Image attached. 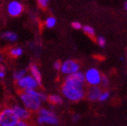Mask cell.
I'll use <instances>...</instances> for the list:
<instances>
[{"label": "cell", "mask_w": 127, "mask_h": 126, "mask_svg": "<svg viewBox=\"0 0 127 126\" xmlns=\"http://www.w3.org/2000/svg\"><path fill=\"white\" fill-rule=\"evenodd\" d=\"M125 9L127 11V1H126V3H125Z\"/></svg>", "instance_id": "cell-30"}, {"label": "cell", "mask_w": 127, "mask_h": 126, "mask_svg": "<svg viewBox=\"0 0 127 126\" xmlns=\"http://www.w3.org/2000/svg\"><path fill=\"white\" fill-rule=\"evenodd\" d=\"M3 62V58H2V55L0 54V64H2V63Z\"/></svg>", "instance_id": "cell-29"}, {"label": "cell", "mask_w": 127, "mask_h": 126, "mask_svg": "<svg viewBox=\"0 0 127 126\" xmlns=\"http://www.w3.org/2000/svg\"><path fill=\"white\" fill-rule=\"evenodd\" d=\"M14 126H30V125L27 122H25V121H19L18 123L14 125Z\"/></svg>", "instance_id": "cell-27"}, {"label": "cell", "mask_w": 127, "mask_h": 126, "mask_svg": "<svg viewBox=\"0 0 127 126\" xmlns=\"http://www.w3.org/2000/svg\"><path fill=\"white\" fill-rule=\"evenodd\" d=\"M97 43L101 47H105L106 41H105V39L104 38L103 36H98V38H97Z\"/></svg>", "instance_id": "cell-22"}, {"label": "cell", "mask_w": 127, "mask_h": 126, "mask_svg": "<svg viewBox=\"0 0 127 126\" xmlns=\"http://www.w3.org/2000/svg\"><path fill=\"white\" fill-rule=\"evenodd\" d=\"M20 98L25 107V108L30 111V112H37L42 107V101L32 94L24 91H20Z\"/></svg>", "instance_id": "cell-2"}, {"label": "cell", "mask_w": 127, "mask_h": 126, "mask_svg": "<svg viewBox=\"0 0 127 126\" xmlns=\"http://www.w3.org/2000/svg\"><path fill=\"white\" fill-rule=\"evenodd\" d=\"M1 37L5 40H9L11 42H14L18 39V36L12 32H5L1 35Z\"/></svg>", "instance_id": "cell-14"}, {"label": "cell", "mask_w": 127, "mask_h": 126, "mask_svg": "<svg viewBox=\"0 0 127 126\" xmlns=\"http://www.w3.org/2000/svg\"><path fill=\"white\" fill-rule=\"evenodd\" d=\"M71 26L75 29H80L82 28V26H81V24L79 23V22H73L71 23Z\"/></svg>", "instance_id": "cell-24"}, {"label": "cell", "mask_w": 127, "mask_h": 126, "mask_svg": "<svg viewBox=\"0 0 127 126\" xmlns=\"http://www.w3.org/2000/svg\"><path fill=\"white\" fill-rule=\"evenodd\" d=\"M29 71L31 74V76L33 77L39 86H41L42 84V75L40 71L39 67H37L36 64H30L29 66Z\"/></svg>", "instance_id": "cell-10"}, {"label": "cell", "mask_w": 127, "mask_h": 126, "mask_svg": "<svg viewBox=\"0 0 127 126\" xmlns=\"http://www.w3.org/2000/svg\"><path fill=\"white\" fill-rule=\"evenodd\" d=\"M5 76V71H0V78H4Z\"/></svg>", "instance_id": "cell-28"}, {"label": "cell", "mask_w": 127, "mask_h": 126, "mask_svg": "<svg viewBox=\"0 0 127 126\" xmlns=\"http://www.w3.org/2000/svg\"><path fill=\"white\" fill-rule=\"evenodd\" d=\"M27 74V69H22V70H19V71H16L13 73V78L16 81L20 80L21 78H23L24 76H26Z\"/></svg>", "instance_id": "cell-15"}, {"label": "cell", "mask_w": 127, "mask_h": 126, "mask_svg": "<svg viewBox=\"0 0 127 126\" xmlns=\"http://www.w3.org/2000/svg\"><path fill=\"white\" fill-rule=\"evenodd\" d=\"M56 24V19L54 17H49L46 20V26L47 28H53Z\"/></svg>", "instance_id": "cell-20"}, {"label": "cell", "mask_w": 127, "mask_h": 126, "mask_svg": "<svg viewBox=\"0 0 127 126\" xmlns=\"http://www.w3.org/2000/svg\"><path fill=\"white\" fill-rule=\"evenodd\" d=\"M81 116L79 114H74L71 117V121L73 123H77L81 120Z\"/></svg>", "instance_id": "cell-23"}, {"label": "cell", "mask_w": 127, "mask_h": 126, "mask_svg": "<svg viewBox=\"0 0 127 126\" xmlns=\"http://www.w3.org/2000/svg\"><path fill=\"white\" fill-rule=\"evenodd\" d=\"M16 84L20 91H28V90H36L39 87L36 80L31 75H26L20 80L16 81Z\"/></svg>", "instance_id": "cell-5"}, {"label": "cell", "mask_w": 127, "mask_h": 126, "mask_svg": "<svg viewBox=\"0 0 127 126\" xmlns=\"http://www.w3.org/2000/svg\"><path fill=\"white\" fill-rule=\"evenodd\" d=\"M20 119L12 108H6L0 111V126H14Z\"/></svg>", "instance_id": "cell-3"}, {"label": "cell", "mask_w": 127, "mask_h": 126, "mask_svg": "<svg viewBox=\"0 0 127 126\" xmlns=\"http://www.w3.org/2000/svg\"><path fill=\"white\" fill-rule=\"evenodd\" d=\"M61 64L62 63L59 60H57L54 62V68L55 69L56 71H60L61 70Z\"/></svg>", "instance_id": "cell-25"}, {"label": "cell", "mask_w": 127, "mask_h": 126, "mask_svg": "<svg viewBox=\"0 0 127 126\" xmlns=\"http://www.w3.org/2000/svg\"><path fill=\"white\" fill-rule=\"evenodd\" d=\"M109 97H110V93L108 91H102L101 93L99 98H98V101L101 102H104V101H107L108 99H109Z\"/></svg>", "instance_id": "cell-19"}, {"label": "cell", "mask_w": 127, "mask_h": 126, "mask_svg": "<svg viewBox=\"0 0 127 126\" xmlns=\"http://www.w3.org/2000/svg\"><path fill=\"white\" fill-rule=\"evenodd\" d=\"M23 11L22 5L18 2H12L9 3L8 7V12L12 16H17Z\"/></svg>", "instance_id": "cell-11"}, {"label": "cell", "mask_w": 127, "mask_h": 126, "mask_svg": "<svg viewBox=\"0 0 127 126\" xmlns=\"http://www.w3.org/2000/svg\"><path fill=\"white\" fill-rule=\"evenodd\" d=\"M26 91V92L32 94V95L35 96L36 98H39L42 102L47 101V95H46L44 93H42L40 91H38L36 90H28V91Z\"/></svg>", "instance_id": "cell-13"}, {"label": "cell", "mask_w": 127, "mask_h": 126, "mask_svg": "<svg viewBox=\"0 0 127 126\" xmlns=\"http://www.w3.org/2000/svg\"><path fill=\"white\" fill-rule=\"evenodd\" d=\"M9 53L11 55L12 57H19V56H21L23 53V50L20 47H17V48H12L9 51Z\"/></svg>", "instance_id": "cell-17"}, {"label": "cell", "mask_w": 127, "mask_h": 126, "mask_svg": "<svg viewBox=\"0 0 127 126\" xmlns=\"http://www.w3.org/2000/svg\"><path fill=\"white\" fill-rule=\"evenodd\" d=\"M109 85V80L107 76L102 74L101 75V86L103 87H107Z\"/></svg>", "instance_id": "cell-21"}, {"label": "cell", "mask_w": 127, "mask_h": 126, "mask_svg": "<svg viewBox=\"0 0 127 126\" xmlns=\"http://www.w3.org/2000/svg\"><path fill=\"white\" fill-rule=\"evenodd\" d=\"M101 72L95 67H91L85 71V84L89 87L99 86L101 85Z\"/></svg>", "instance_id": "cell-4"}, {"label": "cell", "mask_w": 127, "mask_h": 126, "mask_svg": "<svg viewBox=\"0 0 127 126\" xmlns=\"http://www.w3.org/2000/svg\"><path fill=\"white\" fill-rule=\"evenodd\" d=\"M85 84V74L78 71L65 77L61 85V93L70 101H80L86 96Z\"/></svg>", "instance_id": "cell-1"}, {"label": "cell", "mask_w": 127, "mask_h": 126, "mask_svg": "<svg viewBox=\"0 0 127 126\" xmlns=\"http://www.w3.org/2000/svg\"><path fill=\"white\" fill-rule=\"evenodd\" d=\"M36 122L39 125H58L59 124L58 118L56 115L54 116H38Z\"/></svg>", "instance_id": "cell-9"}, {"label": "cell", "mask_w": 127, "mask_h": 126, "mask_svg": "<svg viewBox=\"0 0 127 126\" xmlns=\"http://www.w3.org/2000/svg\"><path fill=\"white\" fill-rule=\"evenodd\" d=\"M37 114L39 115V116H54L56 115L55 112L54 111H51L47 108H41L39 111H37Z\"/></svg>", "instance_id": "cell-16"}, {"label": "cell", "mask_w": 127, "mask_h": 126, "mask_svg": "<svg viewBox=\"0 0 127 126\" xmlns=\"http://www.w3.org/2000/svg\"><path fill=\"white\" fill-rule=\"evenodd\" d=\"M12 108L13 109L15 113L16 114L17 117L19 118L20 121H25L27 122L30 120L31 118V112L28 111L27 109L23 108V107L15 104L12 107Z\"/></svg>", "instance_id": "cell-7"}, {"label": "cell", "mask_w": 127, "mask_h": 126, "mask_svg": "<svg viewBox=\"0 0 127 126\" xmlns=\"http://www.w3.org/2000/svg\"><path fill=\"white\" fill-rule=\"evenodd\" d=\"M38 2L43 8H46L48 4V0H38Z\"/></svg>", "instance_id": "cell-26"}, {"label": "cell", "mask_w": 127, "mask_h": 126, "mask_svg": "<svg viewBox=\"0 0 127 126\" xmlns=\"http://www.w3.org/2000/svg\"><path fill=\"white\" fill-rule=\"evenodd\" d=\"M47 101L53 105H61L64 103V99L58 94H51L47 96Z\"/></svg>", "instance_id": "cell-12"}, {"label": "cell", "mask_w": 127, "mask_h": 126, "mask_svg": "<svg viewBox=\"0 0 127 126\" xmlns=\"http://www.w3.org/2000/svg\"><path fill=\"white\" fill-rule=\"evenodd\" d=\"M83 28V30H84V32L88 35V36H89L90 37H92V38H93V37L95 36V29L92 27V26H83L82 27Z\"/></svg>", "instance_id": "cell-18"}, {"label": "cell", "mask_w": 127, "mask_h": 126, "mask_svg": "<svg viewBox=\"0 0 127 126\" xmlns=\"http://www.w3.org/2000/svg\"><path fill=\"white\" fill-rule=\"evenodd\" d=\"M102 92L101 88L99 86L89 87L86 91V98L90 101H98L101 93Z\"/></svg>", "instance_id": "cell-8"}, {"label": "cell", "mask_w": 127, "mask_h": 126, "mask_svg": "<svg viewBox=\"0 0 127 126\" xmlns=\"http://www.w3.org/2000/svg\"><path fill=\"white\" fill-rule=\"evenodd\" d=\"M81 66L79 63L74 60H67L64 61L61 64V72L68 76V75H71L74 73H77L80 71Z\"/></svg>", "instance_id": "cell-6"}]
</instances>
